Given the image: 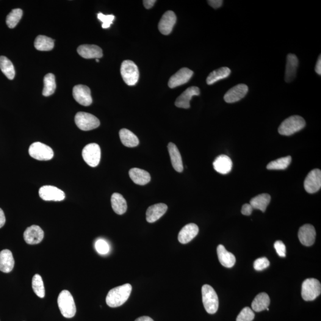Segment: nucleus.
Returning a JSON list of instances; mask_svg holds the SVG:
<instances>
[{
    "mask_svg": "<svg viewBox=\"0 0 321 321\" xmlns=\"http://www.w3.org/2000/svg\"><path fill=\"white\" fill-rule=\"evenodd\" d=\"M132 290L130 284H125L110 290L106 298L107 305L111 308H117L123 305L128 300Z\"/></svg>",
    "mask_w": 321,
    "mask_h": 321,
    "instance_id": "nucleus-1",
    "label": "nucleus"
},
{
    "mask_svg": "<svg viewBox=\"0 0 321 321\" xmlns=\"http://www.w3.org/2000/svg\"><path fill=\"white\" fill-rule=\"evenodd\" d=\"M60 311L64 317L71 318L76 312L75 303L73 296L68 290H63L59 294L57 300Z\"/></svg>",
    "mask_w": 321,
    "mask_h": 321,
    "instance_id": "nucleus-2",
    "label": "nucleus"
},
{
    "mask_svg": "<svg viewBox=\"0 0 321 321\" xmlns=\"http://www.w3.org/2000/svg\"><path fill=\"white\" fill-rule=\"evenodd\" d=\"M306 122L299 115H293L283 121L278 128L279 134L290 136L302 130L305 127Z\"/></svg>",
    "mask_w": 321,
    "mask_h": 321,
    "instance_id": "nucleus-3",
    "label": "nucleus"
},
{
    "mask_svg": "<svg viewBox=\"0 0 321 321\" xmlns=\"http://www.w3.org/2000/svg\"><path fill=\"white\" fill-rule=\"evenodd\" d=\"M202 295L205 309L209 314H214L219 306L217 293L209 285L205 284L202 287Z\"/></svg>",
    "mask_w": 321,
    "mask_h": 321,
    "instance_id": "nucleus-4",
    "label": "nucleus"
},
{
    "mask_svg": "<svg viewBox=\"0 0 321 321\" xmlns=\"http://www.w3.org/2000/svg\"><path fill=\"white\" fill-rule=\"evenodd\" d=\"M121 76L127 85L134 86L137 84L139 78V71L138 66L131 60H125L121 64Z\"/></svg>",
    "mask_w": 321,
    "mask_h": 321,
    "instance_id": "nucleus-5",
    "label": "nucleus"
},
{
    "mask_svg": "<svg viewBox=\"0 0 321 321\" xmlns=\"http://www.w3.org/2000/svg\"><path fill=\"white\" fill-rule=\"evenodd\" d=\"M321 285L318 279L308 278L303 281L301 286V297L305 301H312L321 295Z\"/></svg>",
    "mask_w": 321,
    "mask_h": 321,
    "instance_id": "nucleus-6",
    "label": "nucleus"
},
{
    "mask_svg": "<svg viewBox=\"0 0 321 321\" xmlns=\"http://www.w3.org/2000/svg\"><path fill=\"white\" fill-rule=\"evenodd\" d=\"M74 120L77 127L84 131H91L98 128L100 125V121L97 117L85 112L77 113Z\"/></svg>",
    "mask_w": 321,
    "mask_h": 321,
    "instance_id": "nucleus-7",
    "label": "nucleus"
},
{
    "mask_svg": "<svg viewBox=\"0 0 321 321\" xmlns=\"http://www.w3.org/2000/svg\"><path fill=\"white\" fill-rule=\"evenodd\" d=\"M29 154L33 159L39 160H51L54 157V152L52 148L41 142L32 143L30 146Z\"/></svg>",
    "mask_w": 321,
    "mask_h": 321,
    "instance_id": "nucleus-8",
    "label": "nucleus"
},
{
    "mask_svg": "<svg viewBox=\"0 0 321 321\" xmlns=\"http://www.w3.org/2000/svg\"><path fill=\"white\" fill-rule=\"evenodd\" d=\"M82 157L88 165L92 167H96L100 162V147L96 143L88 144L83 149Z\"/></svg>",
    "mask_w": 321,
    "mask_h": 321,
    "instance_id": "nucleus-9",
    "label": "nucleus"
},
{
    "mask_svg": "<svg viewBox=\"0 0 321 321\" xmlns=\"http://www.w3.org/2000/svg\"><path fill=\"white\" fill-rule=\"evenodd\" d=\"M39 195L46 201H62L65 199V193L59 188L52 186H44L40 188Z\"/></svg>",
    "mask_w": 321,
    "mask_h": 321,
    "instance_id": "nucleus-10",
    "label": "nucleus"
},
{
    "mask_svg": "<svg viewBox=\"0 0 321 321\" xmlns=\"http://www.w3.org/2000/svg\"><path fill=\"white\" fill-rule=\"evenodd\" d=\"M321 187V171L319 169L312 170L307 176L304 182V187L309 193H315Z\"/></svg>",
    "mask_w": 321,
    "mask_h": 321,
    "instance_id": "nucleus-11",
    "label": "nucleus"
},
{
    "mask_svg": "<svg viewBox=\"0 0 321 321\" xmlns=\"http://www.w3.org/2000/svg\"><path fill=\"white\" fill-rule=\"evenodd\" d=\"M73 96L74 99L82 106H90L92 103L91 90L87 86L83 85L75 86L73 90Z\"/></svg>",
    "mask_w": 321,
    "mask_h": 321,
    "instance_id": "nucleus-12",
    "label": "nucleus"
},
{
    "mask_svg": "<svg viewBox=\"0 0 321 321\" xmlns=\"http://www.w3.org/2000/svg\"><path fill=\"white\" fill-rule=\"evenodd\" d=\"M248 87L245 84H239L231 88L224 96V101L227 103H234L239 101L248 92Z\"/></svg>",
    "mask_w": 321,
    "mask_h": 321,
    "instance_id": "nucleus-13",
    "label": "nucleus"
},
{
    "mask_svg": "<svg viewBox=\"0 0 321 321\" xmlns=\"http://www.w3.org/2000/svg\"><path fill=\"white\" fill-rule=\"evenodd\" d=\"M193 71L188 68H182L170 77L168 87L175 88L186 84L192 77Z\"/></svg>",
    "mask_w": 321,
    "mask_h": 321,
    "instance_id": "nucleus-14",
    "label": "nucleus"
},
{
    "mask_svg": "<svg viewBox=\"0 0 321 321\" xmlns=\"http://www.w3.org/2000/svg\"><path fill=\"white\" fill-rule=\"evenodd\" d=\"M176 21V16L173 11L166 12L163 15L159 22V29L160 32L164 35L171 34L174 25H175Z\"/></svg>",
    "mask_w": 321,
    "mask_h": 321,
    "instance_id": "nucleus-15",
    "label": "nucleus"
},
{
    "mask_svg": "<svg viewBox=\"0 0 321 321\" xmlns=\"http://www.w3.org/2000/svg\"><path fill=\"white\" fill-rule=\"evenodd\" d=\"M298 239L301 244L306 246H311L314 244L316 231L314 227L311 224H305L301 226L298 232Z\"/></svg>",
    "mask_w": 321,
    "mask_h": 321,
    "instance_id": "nucleus-16",
    "label": "nucleus"
},
{
    "mask_svg": "<svg viewBox=\"0 0 321 321\" xmlns=\"http://www.w3.org/2000/svg\"><path fill=\"white\" fill-rule=\"evenodd\" d=\"M44 232L43 229L38 226L34 225L27 228L24 232V241L29 245H37L42 242Z\"/></svg>",
    "mask_w": 321,
    "mask_h": 321,
    "instance_id": "nucleus-17",
    "label": "nucleus"
},
{
    "mask_svg": "<svg viewBox=\"0 0 321 321\" xmlns=\"http://www.w3.org/2000/svg\"><path fill=\"white\" fill-rule=\"evenodd\" d=\"M200 95V90L199 88L192 87L184 91L181 95L177 98L175 102L176 107L182 108V109H188L190 107V101L193 96Z\"/></svg>",
    "mask_w": 321,
    "mask_h": 321,
    "instance_id": "nucleus-18",
    "label": "nucleus"
},
{
    "mask_svg": "<svg viewBox=\"0 0 321 321\" xmlns=\"http://www.w3.org/2000/svg\"><path fill=\"white\" fill-rule=\"evenodd\" d=\"M77 51L80 56L86 59H99L103 56L102 49L95 45L80 46Z\"/></svg>",
    "mask_w": 321,
    "mask_h": 321,
    "instance_id": "nucleus-19",
    "label": "nucleus"
},
{
    "mask_svg": "<svg viewBox=\"0 0 321 321\" xmlns=\"http://www.w3.org/2000/svg\"><path fill=\"white\" fill-rule=\"evenodd\" d=\"M168 206L164 204H157L148 207L146 212V221L149 223H153L159 220L167 212Z\"/></svg>",
    "mask_w": 321,
    "mask_h": 321,
    "instance_id": "nucleus-20",
    "label": "nucleus"
},
{
    "mask_svg": "<svg viewBox=\"0 0 321 321\" xmlns=\"http://www.w3.org/2000/svg\"><path fill=\"white\" fill-rule=\"evenodd\" d=\"M199 228L195 224H187L179 232L178 240L182 244H186L197 236Z\"/></svg>",
    "mask_w": 321,
    "mask_h": 321,
    "instance_id": "nucleus-21",
    "label": "nucleus"
},
{
    "mask_svg": "<svg viewBox=\"0 0 321 321\" xmlns=\"http://www.w3.org/2000/svg\"><path fill=\"white\" fill-rule=\"evenodd\" d=\"M298 66V60L295 54L287 55L285 81L290 83L295 79Z\"/></svg>",
    "mask_w": 321,
    "mask_h": 321,
    "instance_id": "nucleus-22",
    "label": "nucleus"
},
{
    "mask_svg": "<svg viewBox=\"0 0 321 321\" xmlns=\"http://www.w3.org/2000/svg\"><path fill=\"white\" fill-rule=\"evenodd\" d=\"M214 170L221 174H227L230 172L232 167V160L226 155H221L213 162Z\"/></svg>",
    "mask_w": 321,
    "mask_h": 321,
    "instance_id": "nucleus-23",
    "label": "nucleus"
},
{
    "mask_svg": "<svg viewBox=\"0 0 321 321\" xmlns=\"http://www.w3.org/2000/svg\"><path fill=\"white\" fill-rule=\"evenodd\" d=\"M14 266L15 259L12 252L8 250L0 252V271L2 273H9L13 270Z\"/></svg>",
    "mask_w": 321,
    "mask_h": 321,
    "instance_id": "nucleus-24",
    "label": "nucleus"
},
{
    "mask_svg": "<svg viewBox=\"0 0 321 321\" xmlns=\"http://www.w3.org/2000/svg\"><path fill=\"white\" fill-rule=\"evenodd\" d=\"M168 150L174 169L179 173L182 172L183 171V164L178 147L175 144L170 142L168 145Z\"/></svg>",
    "mask_w": 321,
    "mask_h": 321,
    "instance_id": "nucleus-25",
    "label": "nucleus"
},
{
    "mask_svg": "<svg viewBox=\"0 0 321 321\" xmlns=\"http://www.w3.org/2000/svg\"><path fill=\"white\" fill-rule=\"evenodd\" d=\"M129 173L130 178L135 184L143 186L151 181V176L148 171L140 168H132Z\"/></svg>",
    "mask_w": 321,
    "mask_h": 321,
    "instance_id": "nucleus-26",
    "label": "nucleus"
},
{
    "mask_svg": "<svg viewBox=\"0 0 321 321\" xmlns=\"http://www.w3.org/2000/svg\"><path fill=\"white\" fill-rule=\"evenodd\" d=\"M218 258L221 264L226 268H231L236 263V258L233 254L229 252L222 245L217 247Z\"/></svg>",
    "mask_w": 321,
    "mask_h": 321,
    "instance_id": "nucleus-27",
    "label": "nucleus"
},
{
    "mask_svg": "<svg viewBox=\"0 0 321 321\" xmlns=\"http://www.w3.org/2000/svg\"><path fill=\"white\" fill-rule=\"evenodd\" d=\"M119 136L121 143L126 147L134 148L139 145V140L134 133L126 129H121Z\"/></svg>",
    "mask_w": 321,
    "mask_h": 321,
    "instance_id": "nucleus-28",
    "label": "nucleus"
},
{
    "mask_svg": "<svg viewBox=\"0 0 321 321\" xmlns=\"http://www.w3.org/2000/svg\"><path fill=\"white\" fill-rule=\"evenodd\" d=\"M111 202H112V208L116 214L123 215L126 212L127 209L126 201L120 193H113Z\"/></svg>",
    "mask_w": 321,
    "mask_h": 321,
    "instance_id": "nucleus-29",
    "label": "nucleus"
},
{
    "mask_svg": "<svg viewBox=\"0 0 321 321\" xmlns=\"http://www.w3.org/2000/svg\"><path fill=\"white\" fill-rule=\"evenodd\" d=\"M270 304V298L267 293H261L257 295L252 303V308L254 311L259 312L268 308Z\"/></svg>",
    "mask_w": 321,
    "mask_h": 321,
    "instance_id": "nucleus-30",
    "label": "nucleus"
},
{
    "mask_svg": "<svg viewBox=\"0 0 321 321\" xmlns=\"http://www.w3.org/2000/svg\"><path fill=\"white\" fill-rule=\"evenodd\" d=\"M271 201V196L267 193H262L252 199L250 204L253 209H259L263 212L266 211Z\"/></svg>",
    "mask_w": 321,
    "mask_h": 321,
    "instance_id": "nucleus-31",
    "label": "nucleus"
},
{
    "mask_svg": "<svg viewBox=\"0 0 321 321\" xmlns=\"http://www.w3.org/2000/svg\"><path fill=\"white\" fill-rule=\"evenodd\" d=\"M231 74V70L228 68L223 67L217 69L211 72L206 79L207 85H211L219 81L220 80L224 79L228 77Z\"/></svg>",
    "mask_w": 321,
    "mask_h": 321,
    "instance_id": "nucleus-32",
    "label": "nucleus"
},
{
    "mask_svg": "<svg viewBox=\"0 0 321 321\" xmlns=\"http://www.w3.org/2000/svg\"><path fill=\"white\" fill-rule=\"evenodd\" d=\"M34 46L38 51H51L54 48V41L46 36L39 35L35 39Z\"/></svg>",
    "mask_w": 321,
    "mask_h": 321,
    "instance_id": "nucleus-33",
    "label": "nucleus"
},
{
    "mask_svg": "<svg viewBox=\"0 0 321 321\" xmlns=\"http://www.w3.org/2000/svg\"><path fill=\"white\" fill-rule=\"evenodd\" d=\"M0 69L8 79L13 80L15 78V68L13 63L6 57L0 56Z\"/></svg>",
    "mask_w": 321,
    "mask_h": 321,
    "instance_id": "nucleus-34",
    "label": "nucleus"
},
{
    "mask_svg": "<svg viewBox=\"0 0 321 321\" xmlns=\"http://www.w3.org/2000/svg\"><path fill=\"white\" fill-rule=\"evenodd\" d=\"M44 87L43 91V95L45 96H49L53 94L56 88L55 84V76L53 74L48 73L44 77Z\"/></svg>",
    "mask_w": 321,
    "mask_h": 321,
    "instance_id": "nucleus-35",
    "label": "nucleus"
},
{
    "mask_svg": "<svg viewBox=\"0 0 321 321\" xmlns=\"http://www.w3.org/2000/svg\"><path fill=\"white\" fill-rule=\"evenodd\" d=\"M291 162L292 157L290 156L281 158L270 162L267 168L268 170H285L289 167Z\"/></svg>",
    "mask_w": 321,
    "mask_h": 321,
    "instance_id": "nucleus-36",
    "label": "nucleus"
},
{
    "mask_svg": "<svg viewBox=\"0 0 321 321\" xmlns=\"http://www.w3.org/2000/svg\"><path fill=\"white\" fill-rule=\"evenodd\" d=\"M32 289L35 294L39 298H44L45 297V288H44V282L41 276L35 275L32 278Z\"/></svg>",
    "mask_w": 321,
    "mask_h": 321,
    "instance_id": "nucleus-37",
    "label": "nucleus"
},
{
    "mask_svg": "<svg viewBox=\"0 0 321 321\" xmlns=\"http://www.w3.org/2000/svg\"><path fill=\"white\" fill-rule=\"evenodd\" d=\"M22 15H23V11L20 9H13L9 14L7 16L6 23L9 28L13 29L17 25Z\"/></svg>",
    "mask_w": 321,
    "mask_h": 321,
    "instance_id": "nucleus-38",
    "label": "nucleus"
},
{
    "mask_svg": "<svg viewBox=\"0 0 321 321\" xmlns=\"http://www.w3.org/2000/svg\"><path fill=\"white\" fill-rule=\"evenodd\" d=\"M254 318V314L252 309L249 307L243 308L238 315L236 321H252Z\"/></svg>",
    "mask_w": 321,
    "mask_h": 321,
    "instance_id": "nucleus-39",
    "label": "nucleus"
},
{
    "mask_svg": "<svg viewBox=\"0 0 321 321\" xmlns=\"http://www.w3.org/2000/svg\"><path fill=\"white\" fill-rule=\"evenodd\" d=\"M95 249L97 252L101 254H106L109 252L110 246L106 240L104 239H98L96 241Z\"/></svg>",
    "mask_w": 321,
    "mask_h": 321,
    "instance_id": "nucleus-40",
    "label": "nucleus"
},
{
    "mask_svg": "<svg viewBox=\"0 0 321 321\" xmlns=\"http://www.w3.org/2000/svg\"><path fill=\"white\" fill-rule=\"evenodd\" d=\"M98 19L102 23V27L103 29L109 28L111 24L113 23V21L115 20L114 15H105L104 14L99 13L98 14Z\"/></svg>",
    "mask_w": 321,
    "mask_h": 321,
    "instance_id": "nucleus-41",
    "label": "nucleus"
},
{
    "mask_svg": "<svg viewBox=\"0 0 321 321\" xmlns=\"http://www.w3.org/2000/svg\"><path fill=\"white\" fill-rule=\"evenodd\" d=\"M270 266V261L265 257L257 259L254 262L253 267L256 271H262Z\"/></svg>",
    "mask_w": 321,
    "mask_h": 321,
    "instance_id": "nucleus-42",
    "label": "nucleus"
},
{
    "mask_svg": "<svg viewBox=\"0 0 321 321\" xmlns=\"http://www.w3.org/2000/svg\"><path fill=\"white\" fill-rule=\"evenodd\" d=\"M275 248L279 256L286 257V248L283 242L280 240L276 241L275 243Z\"/></svg>",
    "mask_w": 321,
    "mask_h": 321,
    "instance_id": "nucleus-43",
    "label": "nucleus"
},
{
    "mask_svg": "<svg viewBox=\"0 0 321 321\" xmlns=\"http://www.w3.org/2000/svg\"><path fill=\"white\" fill-rule=\"evenodd\" d=\"M253 207L250 204H246L243 205L242 208V214L244 215H250L253 211Z\"/></svg>",
    "mask_w": 321,
    "mask_h": 321,
    "instance_id": "nucleus-44",
    "label": "nucleus"
},
{
    "mask_svg": "<svg viewBox=\"0 0 321 321\" xmlns=\"http://www.w3.org/2000/svg\"><path fill=\"white\" fill-rule=\"evenodd\" d=\"M207 2L214 9H217L222 6L223 1L222 0H209Z\"/></svg>",
    "mask_w": 321,
    "mask_h": 321,
    "instance_id": "nucleus-45",
    "label": "nucleus"
},
{
    "mask_svg": "<svg viewBox=\"0 0 321 321\" xmlns=\"http://www.w3.org/2000/svg\"><path fill=\"white\" fill-rule=\"evenodd\" d=\"M156 0H144L143 3L146 9H150L156 3Z\"/></svg>",
    "mask_w": 321,
    "mask_h": 321,
    "instance_id": "nucleus-46",
    "label": "nucleus"
},
{
    "mask_svg": "<svg viewBox=\"0 0 321 321\" xmlns=\"http://www.w3.org/2000/svg\"><path fill=\"white\" fill-rule=\"evenodd\" d=\"M5 223V217L4 213L2 210L0 208V229L4 226Z\"/></svg>",
    "mask_w": 321,
    "mask_h": 321,
    "instance_id": "nucleus-47",
    "label": "nucleus"
},
{
    "mask_svg": "<svg viewBox=\"0 0 321 321\" xmlns=\"http://www.w3.org/2000/svg\"><path fill=\"white\" fill-rule=\"evenodd\" d=\"M315 71L321 75V56L320 55L319 58H318L316 66H315Z\"/></svg>",
    "mask_w": 321,
    "mask_h": 321,
    "instance_id": "nucleus-48",
    "label": "nucleus"
},
{
    "mask_svg": "<svg viewBox=\"0 0 321 321\" xmlns=\"http://www.w3.org/2000/svg\"><path fill=\"white\" fill-rule=\"evenodd\" d=\"M135 321H154L150 317H142L136 320Z\"/></svg>",
    "mask_w": 321,
    "mask_h": 321,
    "instance_id": "nucleus-49",
    "label": "nucleus"
},
{
    "mask_svg": "<svg viewBox=\"0 0 321 321\" xmlns=\"http://www.w3.org/2000/svg\"><path fill=\"white\" fill-rule=\"evenodd\" d=\"M96 62H99V59H96Z\"/></svg>",
    "mask_w": 321,
    "mask_h": 321,
    "instance_id": "nucleus-50",
    "label": "nucleus"
}]
</instances>
